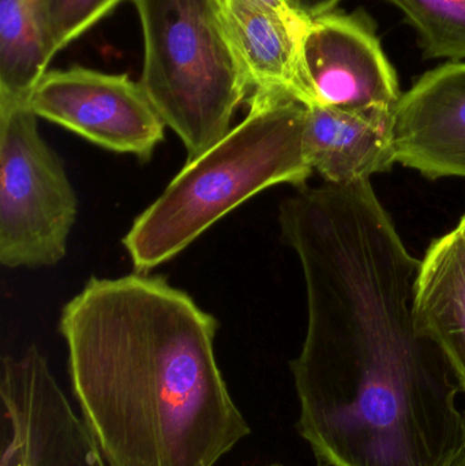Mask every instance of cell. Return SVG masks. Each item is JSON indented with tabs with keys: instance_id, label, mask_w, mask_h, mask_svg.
<instances>
[{
	"instance_id": "6da1fadb",
	"label": "cell",
	"mask_w": 465,
	"mask_h": 466,
	"mask_svg": "<svg viewBox=\"0 0 465 466\" xmlns=\"http://www.w3.org/2000/svg\"><path fill=\"white\" fill-rule=\"evenodd\" d=\"M308 295L291 361L297 430L318 466H450L465 446L461 386L415 326L418 260L373 186L330 187L281 212Z\"/></svg>"
},
{
	"instance_id": "7a4b0ae2",
	"label": "cell",
	"mask_w": 465,
	"mask_h": 466,
	"mask_svg": "<svg viewBox=\"0 0 465 466\" xmlns=\"http://www.w3.org/2000/svg\"><path fill=\"white\" fill-rule=\"evenodd\" d=\"M59 329L108 466H216L251 434L216 359L217 320L167 279L92 277Z\"/></svg>"
},
{
	"instance_id": "3957f363",
	"label": "cell",
	"mask_w": 465,
	"mask_h": 466,
	"mask_svg": "<svg viewBox=\"0 0 465 466\" xmlns=\"http://www.w3.org/2000/svg\"><path fill=\"white\" fill-rule=\"evenodd\" d=\"M248 114L215 147L187 161L123 238L136 273L187 248L213 224L272 186L305 187L313 168L303 145L306 106L248 101Z\"/></svg>"
},
{
	"instance_id": "277c9868",
	"label": "cell",
	"mask_w": 465,
	"mask_h": 466,
	"mask_svg": "<svg viewBox=\"0 0 465 466\" xmlns=\"http://www.w3.org/2000/svg\"><path fill=\"white\" fill-rule=\"evenodd\" d=\"M144 33L141 85L187 161L231 131L250 85L227 40L216 0H133Z\"/></svg>"
},
{
	"instance_id": "5b68a950",
	"label": "cell",
	"mask_w": 465,
	"mask_h": 466,
	"mask_svg": "<svg viewBox=\"0 0 465 466\" xmlns=\"http://www.w3.org/2000/svg\"><path fill=\"white\" fill-rule=\"evenodd\" d=\"M26 101H0V262L55 266L67 252L78 199Z\"/></svg>"
},
{
	"instance_id": "8992f818",
	"label": "cell",
	"mask_w": 465,
	"mask_h": 466,
	"mask_svg": "<svg viewBox=\"0 0 465 466\" xmlns=\"http://www.w3.org/2000/svg\"><path fill=\"white\" fill-rule=\"evenodd\" d=\"M0 399L5 430L0 466H108L35 345L3 358Z\"/></svg>"
},
{
	"instance_id": "52a82bcc",
	"label": "cell",
	"mask_w": 465,
	"mask_h": 466,
	"mask_svg": "<svg viewBox=\"0 0 465 466\" xmlns=\"http://www.w3.org/2000/svg\"><path fill=\"white\" fill-rule=\"evenodd\" d=\"M37 116L116 153L149 160L164 139L166 123L126 74L85 67L46 71L26 100Z\"/></svg>"
},
{
	"instance_id": "ba28073f",
	"label": "cell",
	"mask_w": 465,
	"mask_h": 466,
	"mask_svg": "<svg viewBox=\"0 0 465 466\" xmlns=\"http://www.w3.org/2000/svg\"><path fill=\"white\" fill-rule=\"evenodd\" d=\"M300 63L311 106L395 114L401 98L398 74L365 14L330 11L310 19L300 41Z\"/></svg>"
},
{
	"instance_id": "9c48e42d",
	"label": "cell",
	"mask_w": 465,
	"mask_h": 466,
	"mask_svg": "<svg viewBox=\"0 0 465 466\" xmlns=\"http://www.w3.org/2000/svg\"><path fill=\"white\" fill-rule=\"evenodd\" d=\"M396 163L428 179H465V62L426 73L395 111Z\"/></svg>"
},
{
	"instance_id": "30bf717a",
	"label": "cell",
	"mask_w": 465,
	"mask_h": 466,
	"mask_svg": "<svg viewBox=\"0 0 465 466\" xmlns=\"http://www.w3.org/2000/svg\"><path fill=\"white\" fill-rule=\"evenodd\" d=\"M227 40L248 85L250 100H291L310 106L300 41L308 22H292L258 0H216Z\"/></svg>"
},
{
	"instance_id": "8fae6325",
	"label": "cell",
	"mask_w": 465,
	"mask_h": 466,
	"mask_svg": "<svg viewBox=\"0 0 465 466\" xmlns=\"http://www.w3.org/2000/svg\"><path fill=\"white\" fill-rule=\"evenodd\" d=\"M395 114H352L306 106L305 155L324 183L349 186L390 171L396 163Z\"/></svg>"
},
{
	"instance_id": "7c38bea8",
	"label": "cell",
	"mask_w": 465,
	"mask_h": 466,
	"mask_svg": "<svg viewBox=\"0 0 465 466\" xmlns=\"http://www.w3.org/2000/svg\"><path fill=\"white\" fill-rule=\"evenodd\" d=\"M414 319L444 352L465 391V243L458 229L436 238L420 260Z\"/></svg>"
},
{
	"instance_id": "4fadbf2b",
	"label": "cell",
	"mask_w": 465,
	"mask_h": 466,
	"mask_svg": "<svg viewBox=\"0 0 465 466\" xmlns=\"http://www.w3.org/2000/svg\"><path fill=\"white\" fill-rule=\"evenodd\" d=\"M55 55L48 0H0V101H26Z\"/></svg>"
},
{
	"instance_id": "5bb4252c",
	"label": "cell",
	"mask_w": 465,
	"mask_h": 466,
	"mask_svg": "<svg viewBox=\"0 0 465 466\" xmlns=\"http://www.w3.org/2000/svg\"><path fill=\"white\" fill-rule=\"evenodd\" d=\"M417 29L426 55L465 62V0H388Z\"/></svg>"
},
{
	"instance_id": "9a60e30c",
	"label": "cell",
	"mask_w": 465,
	"mask_h": 466,
	"mask_svg": "<svg viewBox=\"0 0 465 466\" xmlns=\"http://www.w3.org/2000/svg\"><path fill=\"white\" fill-rule=\"evenodd\" d=\"M122 2L125 0H48L55 52L81 37Z\"/></svg>"
},
{
	"instance_id": "2e32d148",
	"label": "cell",
	"mask_w": 465,
	"mask_h": 466,
	"mask_svg": "<svg viewBox=\"0 0 465 466\" xmlns=\"http://www.w3.org/2000/svg\"><path fill=\"white\" fill-rule=\"evenodd\" d=\"M287 5L308 19L335 11L341 0H286Z\"/></svg>"
},
{
	"instance_id": "e0dca14e",
	"label": "cell",
	"mask_w": 465,
	"mask_h": 466,
	"mask_svg": "<svg viewBox=\"0 0 465 466\" xmlns=\"http://www.w3.org/2000/svg\"><path fill=\"white\" fill-rule=\"evenodd\" d=\"M262 5H268V7L275 10L276 13L280 14L284 18L288 19V21L292 22H308L310 19L305 18V16L299 15L297 11L292 10L288 5H287L286 0H258Z\"/></svg>"
},
{
	"instance_id": "ac0fdd59",
	"label": "cell",
	"mask_w": 465,
	"mask_h": 466,
	"mask_svg": "<svg viewBox=\"0 0 465 466\" xmlns=\"http://www.w3.org/2000/svg\"><path fill=\"white\" fill-rule=\"evenodd\" d=\"M450 466H465V446L463 451L459 453V456L456 457L455 461H453V464Z\"/></svg>"
},
{
	"instance_id": "d6986e66",
	"label": "cell",
	"mask_w": 465,
	"mask_h": 466,
	"mask_svg": "<svg viewBox=\"0 0 465 466\" xmlns=\"http://www.w3.org/2000/svg\"><path fill=\"white\" fill-rule=\"evenodd\" d=\"M459 233H460L461 238H463L464 243H465V216L463 218H461L460 223H459L458 226Z\"/></svg>"
},
{
	"instance_id": "ffe728a7",
	"label": "cell",
	"mask_w": 465,
	"mask_h": 466,
	"mask_svg": "<svg viewBox=\"0 0 465 466\" xmlns=\"http://www.w3.org/2000/svg\"><path fill=\"white\" fill-rule=\"evenodd\" d=\"M264 466H284V465L278 464V462H273V464H268V465H264Z\"/></svg>"
}]
</instances>
